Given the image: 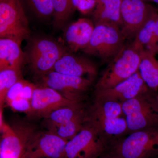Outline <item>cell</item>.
<instances>
[{"instance_id": "4fadbf2b", "label": "cell", "mask_w": 158, "mask_h": 158, "mask_svg": "<svg viewBox=\"0 0 158 158\" xmlns=\"http://www.w3.org/2000/svg\"><path fill=\"white\" fill-rule=\"evenodd\" d=\"M32 112L30 118H45L59 108L73 106L82 102L69 100L56 90L43 85H36L31 100Z\"/></svg>"}, {"instance_id": "603a6c76", "label": "cell", "mask_w": 158, "mask_h": 158, "mask_svg": "<svg viewBox=\"0 0 158 158\" xmlns=\"http://www.w3.org/2000/svg\"><path fill=\"white\" fill-rule=\"evenodd\" d=\"M54 24L57 28L63 27L73 10L71 0H52Z\"/></svg>"}, {"instance_id": "7c38bea8", "label": "cell", "mask_w": 158, "mask_h": 158, "mask_svg": "<svg viewBox=\"0 0 158 158\" xmlns=\"http://www.w3.org/2000/svg\"><path fill=\"white\" fill-rule=\"evenodd\" d=\"M155 10L144 0H121L120 29L125 39H135Z\"/></svg>"}, {"instance_id": "30bf717a", "label": "cell", "mask_w": 158, "mask_h": 158, "mask_svg": "<svg viewBox=\"0 0 158 158\" xmlns=\"http://www.w3.org/2000/svg\"><path fill=\"white\" fill-rule=\"evenodd\" d=\"M41 85L56 90L65 98L83 102V96L92 85L91 79L68 75L52 71L39 77Z\"/></svg>"}, {"instance_id": "6da1fadb", "label": "cell", "mask_w": 158, "mask_h": 158, "mask_svg": "<svg viewBox=\"0 0 158 158\" xmlns=\"http://www.w3.org/2000/svg\"><path fill=\"white\" fill-rule=\"evenodd\" d=\"M86 120L106 140L127 132L122 104L118 102L95 98L93 105L86 112Z\"/></svg>"}, {"instance_id": "8fae6325", "label": "cell", "mask_w": 158, "mask_h": 158, "mask_svg": "<svg viewBox=\"0 0 158 158\" xmlns=\"http://www.w3.org/2000/svg\"><path fill=\"white\" fill-rule=\"evenodd\" d=\"M68 141L52 131H37L29 140L23 158H65Z\"/></svg>"}, {"instance_id": "d6986e66", "label": "cell", "mask_w": 158, "mask_h": 158, "mask_svg": "<svg viewBox=\"0 0 158 158\" xmlns=\"http://www.w3.org/2000/svg\"><path fill=\"white\" fill-rule=\"evenodd\" d=\"M141 62L139 72L141 77L150 89H158V60L154 54L143 48L141 50Z\"/></svg>"}, {"instance_id": "5bb4252c", "label": "cell", "mask_w": 158, "mask_h": 158, "mask_svg": "<svg viewBox=\"0 0 158 158\" xmlns=\"http://www.w3.org/2000/svg\"><path fill=\"white\" fill-rule=\"evenodd\" d=\"M139 70L112 88L95 91V98L122 103L149 91Z\"/></svg>"}, {"instance_id": "ffe728a7", "label": "cell", "mask_w": 158, "mask_h": 158, "mask_svg": "<svg viewBox=\"0 0 158 158\" xmlns=\"http://www.w3.org/2000/svg\"><path fill=\"white\" fill-rule=\"evenodd\" d=\"M85 112L83 104L59 108L44 118V126L47 130L55 132L59 127Z\"/></svg>"}, {"instance_id": "3957f363", "label": "cell", "mask_w": 158, "mask_h": 158, "mask_svg": "<svg viewBox=\"0 0 158 158\" xmlns=\"http://www.w3.org/2000/svg\"><path fill=\"white\" fill-rule=\"evenodd\" d=\"M121 104L127 132L132 133L158 125L157 96H154L149 91Z\"/></svg>"}, {"instance_id": "52a82bcc", "label": "cell", "mask_w": 158, "mask_h": 158, "mask_svg": "<svg viewBox=\"0 0 158 158\" xmlns=\"http://www.w3.org/2000/svg\"><path fill=\"white\" fill-rule=\"evenodd\" d=\"M65 53V49L56 41L35 38L29 45L26 59L34 73L40 77L53 71L56 63Z\"/></svg>"}, {"instance_id": "d6a6232c", "label": "cell", "mask_w": 158, "mask_h": 158, "mask_svg": "<svg viewBox=\"0 0 158 158\" xmlns=\"http://www.w3.org/2000/svg\"><path fill=\"white\" fill-rule=\"evenodd\" d=\"M157 101H158V96H157Z\"/></svg>"}, {"instance_id": "9a60e30c", "label": "cell", "mask_w": 158, "mask_h": 158, "mask_svg": "<svg viewBox=\"0 0 158 158\" xmlns=\"http://www.w3.org/2000/svg\"><path fill=\"white\" fill-rule=\"evenodd\" d=\"M53 71L59 73L93 80L97 74V67L89 59L65 53L59 59Z\"/></svg>"}, {"instance_id": "44dd1931", "label": "cell", "mask_w": 158, "mask_h": 158, "mask_svg": "<svg viewBox=\"0 0 158 158\" xmlns=\"http://www.w3.org/2000/svg\"><path fill=\"white\" fill-rule=\"evenodd\" d=\"M22 78L21 69L7 68L0 70V108L4 107L9 89Z\"/></svg>"}, {"instance_id": "d4e9b609", "label": "cell", "mask_w": 158, "mask_h": 158, "mask_svg": "<svg viewBox=\"0 0 158 158\" xmlns=\"http://www.w3.org/2000/svg\"><path fill=\"white\" fill-rule=\"evenodd\" d=\"M31 9L37 16L47 18L53 15L54 9L52 0H27Z\"/></svg>"}, {"instance_id": "277c9868", "label": "cell", "mask_w": 158, "mask_h": 158, "mask_svg": "<svg viewBox=\"0 0 158 158\" xmlns=\"http://www.w3.org/2000/svg\"><path fill=\"white\" fill-rule=\"evenodd\" d=\"M110 156L114 158H148L158 154V128L136 131L114 144Z\"/></svg>"}, {"instance_id": "9c48e42d", "label": "cell", "mask_w": 158, "mask_h": 158, "mask_svg": "<svg viewBox=\"0 0 158 158\" xmlns=\"http://www.w3.org/2000/svg\"><path fill=\"white\" fill-rule=\"evenodd\" d=\"M106 141L86 122L82 130L67 142L65 158H98L106 150Z\"/></svg>"}, {"instance_id": "7a4b0ae2", "label": "cell", "mask_w": 158, "mask_h": 158, "mask_svg": "<svg viewBox=\"0 0 158 158\" xmlns=\"http://www.w3.org/2000/svg\"><path fill=\"white\" fill-rule=\"evenodd\" d=\"M143 48L134 41L125 44L102 73L95 85V91L112 88L138 71Z\"/></svg>"}, {"instance_id": "1f68e13d", "label": "cell", "mask_w": 158, "mask_h": 158, "mask_svg": "<svg viewBox=\"0 0 158 158\" xmlns=\"http://www.w3.org/2000/svg\"><path fill=\"white\" fill-rule=\"evenodd\" d=\"M114 158L112 157H111V156H110V157H108V158Z\"/></svg>"}, {"instance_id": "f546056e", "label": "cell", "mask_w": 158, "mask_h": 158, "mask_svg": "<svg viewBox=\"0 0 158 158\" xmlns=\"http://www.w3.org/2000/svg\"><path fill=\"white\" fill-rule=\"evenodd\" d=\"M150 1H152V2H154L157 3V4H158V0H150Z\"/></svg>"}, {"instance_id": "e0dca14e", "label": "cell", "mask_w": 158, "mask_h": 158, "mask_svg": "<svg viewBox=\"0 0 158 158\" xmlns=\"http://www.w3.org/2000/svg\"><path fill=\"white\" fill-rule=\"evenodd\" d=\"M26 59L20 43L11 38H0V70L7 68L21 69Z\"/></svg>"}, {"instance_id": "83f0119b", "label": "cell", "mask_w": 158, "mask_h": 158, "mask_svg": "<svg viewBox=\"0 0 158 158\" xmlns=\"http://www.w3.org/2000/svg\"><path fill=\"white\" fill-rule=\"evenodd\" d=\"M27 80L23 78L20 79L8 91L5 99V104H9L15 99L20 96L23 88L25 85Z\"/></svg>"}, {"instance_id": "ac0fdd59", "label": "cell", "mask_w": 158, "mask_h": 158, "mask_svg": "<svg viewBox=\"0 0 158 158\" xmlns=\"http://www.w3.org/2000/svg\"><path fill=\"white\" fill-rule=\"evenodd\" d=\"M121 4V0H98L96 7L92 12L94 24H111L120 28Z\"/></svg>"}, {"instance_id": "ba28073f", "label": "cell", "mask_w": 158, "mask_h": 158, "mask_svg": "<svg viewBox=\"0 0 158 158\" xmlns=\"http://www.w3.org/2000/svg\"><path fill=\"white\" fill-rule=\"evenodd\" d=\"M0 130V158H23L29 140L37 131L34 125L21 121L5 123Z\"/></svg>"}, {"instance_id": "5b68a950", "label": "cell", "mask_w": 158, "mask_h": 158, "mask_svg": "<svg viewBox=\"0 0 158 158\" xmlns=\"http://www.w3.org/2000/svg\"><path fill=\"white\" fill-rule=\"evenodd\" d=\"M94 25L90 42L83 51L89 56L111 61L125 45V38L118 26L109 23Z\"/></svg>"}, {"instance_id": "7402d4cb", "label": "cell", "mask_w": 158, "mask_h": 158, "mask_svg": "<svg viewBox=\"0 0 158 158\" xmlns=\"http://www.w3.org/2000/svg\"><path fill=\"white\" fill-rule=\"evenodd\" d=\"M86 112L87 111L62 125L57 129L55 133L67 141L70 140L76 135L85 126L86 122Z\"/></svg>"}, {"instance_id": "f1b7e54d", "label": "cell", "mask_w": 158, "mask_h": 158, "mask_svg": "<svg viewBox=\"0 0 158 158\" xmlns=\"http://www.w3.org/2000/svg\"><path fill=\"white\" fill-rule=\"evenodd\" d=\"M158 45V13L156 14L155 22V30L154 35L153 38L151 43L150 45L148 48L145 49L151 52L153 54L155 55L156 54V50Z\"/></svg>"}, {"instance_id": "836d02e7", "label": "cell", "mask_w": 158, "mask_h": 158, "mask_svg": "<svg viewBox=\"0 0 158 158\" xmlns=\"http://www.w3.org/2000/svg\"><path fill=\"white\" fill-rule=\"evenodd\" d=\"M144 1H148V0H144ZM149 1H150V0H149Z\"/></svg>"}, {"instance_id": "8992f818", "label": "cell", "mask_w": 158, "mask_h": 158, "mask_svg": "<svg viewBox=\"0 0 158 158\" xmlns=\"http://www.w3.org/2000/svg\"><path fill=\"white\" fill-rule=\"evenodd\" d=\"M30 35L28 21L20 1L0 0V38H11L21 44Z\"/></svg>"}, {"instance_id": "4316f807", "label": "cell", "mask_w": 158, "mask_h": 158, "mask_svg": "<svg viewBox=\"0 0 158 158\" xmlns=\"http://www.w3.org/2000/svg\"><path fill=\"white\" fill-rule=\"evenodd\" d=\"M73 9H77L82 14L87 15L93 12L96 7L98 0H71Z\"/></svg>"}, {"instance_id": "cb8c5ba5", "label": "cell", "mask_w": 158, "mask_h": 158, "mask_svg": "<svg viewBox=\"0 0 158 158\" xmlns=\"http://www.w3.org/2000/svg\"><path fill=\"white\" fill-rule=\"evenodd\" d=\"M157 12L156 10L153 12L146 23L138 31L133 41L138 45L144 48L145 47H147V48L149 46L153 38Z\"/></svg>"}, {"instance_id": "484cf974", "label": "cell", "mask_w": 158, "mask_h": 158, "mask_svg": "<svg viewBox=\"0 0 158 158\" xmlns=\"http://www.w3.org/2000/svg\"><path fill=\"white\" fill-rule=\"evenodd\" d=\"M7 106L15 111L26 113L27 116L31 117L32 107L31 102L29 100L19 97L10 102Z\"/></svg>"}, {"instance_id": "4dcf8cb0", "label": "cell", "mask_w": 158, "mask_h": 158, "mask_svg": "<svg viewBox=\"0 0 158 158\" xmlns=\"http://www.w3.org/2000/svg\"><path fill=\"white\" fill-rule=\"evenodd\" d=\"M158 53V45L157 46V48L156 53Z\"/></svg>"}, {"instance_id": "2e32d148", "label": "cell", "mask_w": 158, "mask_h": 158, "mask_svg": "<svg viewBox=\"0 0 158 158\" xmlns=\"http://www.w3.org/2000/svg\"><path fill=\"white\" fill-rule=\"evenodd\" d=\"M94 27V23L86 18L79 19L68 26L64 36L71 49L83 51L90 42Z\"/></svg>"}]
</instances>
